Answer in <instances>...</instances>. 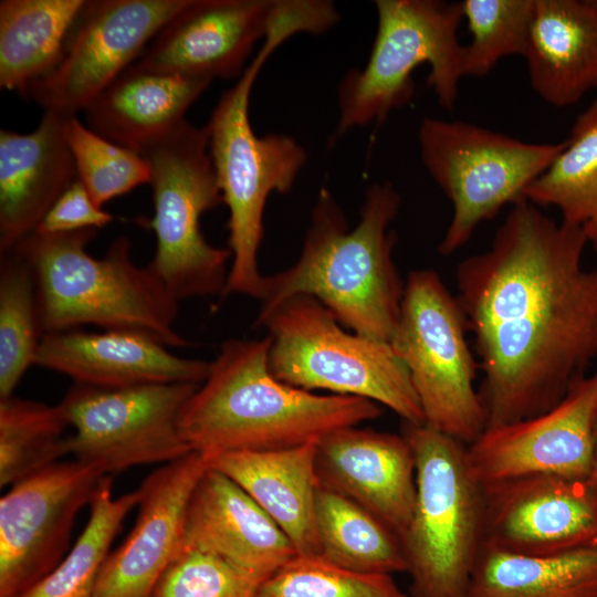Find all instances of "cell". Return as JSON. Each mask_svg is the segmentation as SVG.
<instances>
[{"instance_id":"19","label":"cell","mask_w":597,"mask_h":597,"mask_svg":"<svg viewBox=\"0 0 597 597\" xmlns=\"http://www.w3.org/2000/svg\"><path fill=\"white\" fill-rule=\"evenodd\" d=\"M318 485L359 504L400 540L410 523L416 500L412 449L401 434L348 427L317 441Z\"/></svg>"},{"instance_id":"21","label":"cell","mask_w":597,"mask_h":597,"mask_svg":"<svg viewBox=\"0 0 597 597\" xmlns=\"http://www.w3.org/2000/svg\"><path fill=\"white\" fill-rule=\"evenodd\" d=\"M210 362L186 358L148 337L117 331L71 329L42 336L35 365L72 378L75 384L122 388L148 384H196Z\"/></svg>"},{"instance_id":"34","label":"cell","mask_w":597,"mask_h":597,"mask_svg":"<svg viewBox=\"0 0 597 597\" xmlns=\"http://www.w3.org/2000/svg\"><path fill=\"white\" fill-rule=\"evenodd\" d=\"M64 133L77 179L97 206L149 184L148 165L136 151L100 136L76 116L66 119Z\"/></svg>"},{"instance_id":"33","label":"cell","mask_w":597,"mask_h":597,"mask_svg":"<svg viewBox=\"0 0 597 597\" xmlns=\"http://www.w3.org/2000/svg\"><path fill=\"white\" fill-rule=\"evenodd\" d=\"M535 0H463L471 41L463 45L462 75L483 77L505 56H524Z\"/></svg>"},{"instance_id":"31","label":"cell","mask_w":597,"mask_h":597,"mask_svg":"<svg viewBox=\"0 0 597 597\" xmlns=\"http://www.w3.org/2000/svg\"><path fill=\"white\" fill-rule=\"evenodd\" d=\"M61 406L21 399H0V485H13L67 455Z\"/></svg>"},{"instance_id":"38","label":"cell","mask_w":597,"mask_h":597,"mask_svg":"<svg viewBox=\"0 0 597 597\" xmlns=\"http://www.w3.org/2000/svg\"><path fill=\"white\" fill-rule=\"evenodd\" d=\"M588 481L597 488V412L594 420L593 428V450H591V460H590V471Z\"/></svg>"},{"instance_id":"3","label":"cell","mask_w":597,"mask_h":597,"mask_svg":"<svg viewBox=\"0 0 597 597\" xmlns=\"http://www.w3.org/2000/svg\"><path fill=\"white\" fill-rule=\"evenodd\" d=\"M401 197L389 181L365 193L360 219L348 228L343 209L323 187L303 249L290 268L264 277L255 323L287 298L305 294L325 305L347 329L390 342L405 292L392 259Z\"/></svg>"},{"instance_id":"12","label":"cell","mask_w":597,"mask_h":597,"mask_svg":"<svg viewBox=\"0 0 597 597\" xmlns=\"http://www.w3.org/2000/svg\"><path fill=\"white\" fill-rule=\"evenodd\" d=\"M198 386L75 384L59 404L73 429L66 439L67 455L104 475L187 455L192 451L181 433L180 417Z\"/></svg>"},{"instance_id":"8","label":"cell","mask_w":597,"mask_h":597,"mask_svg":"<svg viewBox=\"0 0 597 597\" xmlns=\"http://www.w3.org/2000/svg\"><path fill=\"white\" fill-rule=\"evenodd\" d=\"M254 324L269 332V366L279 380L369 399L402 422L425 423L409 373L391 345L347 332L315 297L292 296Z\"/></svg>"},{"instance_id":"39","label":"cell","mask_w":597,"mask_h":597,"mask_svg":"<svg viewBox=\"0 0 597 597\" xmlns=\"http://www.w3.org/2000/svg\"><path fill=\"white\" fill-rule=\"evenodd\" d=\"M595 4L597 6V0H594Z\"/></svg>"},{"instance_id":"27","label":"cell","mask_w":597,"mask_h":597,"mask_svg":"<svg viewBox=\"0 0 597 597\" xmlns=\"http://www.w3.org/2000/svg\"><path fill=\"white\" fill-rule=\"evenodd\" d=\"M465 597H597V548L526 556L482 545Z\"/></svg>"},{"instance_id":"17","label":"cell","mask_w":597,"mask_h":597,"mask_svg":"<svg viewBox=\"0 0 597 597\" xmlns=\"http://www.w3.org/2000/svg\"><path fill=\"white\" fill-rule=\"evenodd\" d=\"M284 0H190L158 32L134 65L212 82L240 77Z\"/></svg>"},{"instance_id":"28","label":"cell","mask_w":597,"mask_h":597,"mask_svg":"<svg viewBox=\"0 0 597 597\" xmlns=\"http://www.w3.org/2000/svg\"><path fill=\"white\" fill-rule=\"evenodd\" d=\"M318 556L357 573L407 572L401 540L369 511L318 485L315 499Z\"/></svg>"},{"instance_id":"30","label":"cell","mask_w":597,"mask_h":597,"mask_svg":"<svg viewBox=\"0 0 597 597\" xmlns=\"http://www.w3.org/2000/svg\"><path fill=\"white\" fill-rule=\"evenodd\" d=\"M142 493L115 498L111 475H104L90 502L88 521L62 561L21 597H94L109 547L124 520L138 506Z\"/></svg>"},{"instance_id":"22","label":"cell","mask_w":597,"mask_h":597,"mask_svg":"<svg viewBox=\"0 0 597 597\" xmlns=\"http://www.w3.org/2000/svg\"><path fill=\"white\" fill-rule=\"evenodd\" d=\"M44 112L29 134L0 130V252L34 232L46 212L77 179L65 138L66 119Z\"/></svg>"},{"instance_id":"16","label":"cell","mask_w":597,"mask_h":597,"mask_svg":"<svg viewBox=\"0 0 597 597\" xmlns=\"http://www.w3.org/2000/svg\"><path fill=\"white\" fill-rule=\"evenodd\" d=\"M596 412L597 370L546 412L486 428L467 447L474 478L482 485L532 474L588 480Z\"/></svg>"},{"instance_id":"25","label":"cell","mask_w":597,"mask_h":597,"mask_svg":"<svg viewBox=\"0 0 597 597\" xmlns=\"http://www.w3.org/2000/svg\"><path fill=\"white\" fill-rule=\"evenodd\" d=\"M210 83L133 64L83 111L87 127L138 154L186 119L187 109Z\"/></svg>"},{"instance_id":"15","label":"cell","mask_w":597,"mask_h":597,"mask_svg":"<svg viewBox=\"0 0 597 597\" xmlns=\"http://www.w3.org/2000/svg\"><path fill=\"white\" fill-rule=\"evenodd\" d=\"M482 489V545L526 556L597 548V488L588 480L532 474Z\"/></svg>"},{"instance_id":"7","label":"cell","mask_w":597,"mask_h":597,"mask_svg":"<svg viewBox=\"0 0 597 597\" xmlns=\"http://www.w3.org/2000/svg\"><path fill=\"white\" fill-rule=\"evenodd\" d=\"M416 464V500L401 538L412 597H465L482 546L483 489L467 444L402 422Z\"/></svg>"},{"instance_id":"32","label":"cell","mask_w":597,"mask_h":597,"mask_svg":"<svg viewBox=\"0 0 597 597\" xmlns=\"http://www.w3.org/2000/svg\"><path fill=\"white\" fill-rule=\"evenodd\" d=\"M42 332L35 284L28 265L14 253L0 263V399L13 391L35 357Z\"/></svg>"},{"instance_id":"2","label":"cell","mask_w":597,"mask_h":597,"mask_svg":"<svg viewBox=\"0 0 597 597\" xmlns=\"http://www.w3.org/2000/svg\"><path fill=\"white\" fill-rule=\"evenodd\" d=\"M270 346L269 335L221 344L181 412V433L192 452L207 460L286 449L381 415L369 399L317 395L279 380L270 370Z\"/></svg>"},{"instance_id":"24","label":"cell","mask_w":597,"mask_h":597,"mask_svg":"<svg viewBox=\"0 0 597 597\" xmlns=\"http://www.w3.org/2000/svg\"><path fill=\"white\" fill-rule=\"evenodd\" d=\"M316 444L312 441L280 450L229 452L206 462L242 488L279 525L297 554L318 555Z\"/></svg>"},{"instance_id":"14","label":"cell","mask_w":597,"mask_h":597,"mask_svg":"<svg viewBox=\"0 0 597 597\" xmlns=\"http://www.w3.org/2000/svg\"><path fill=\"white\" fill-rule=\"evenodd\" d=\"M103 476L80 461H60L1 496L0 597H21L62 561L75 517Z\"/></svg>"},{"instance_id":"10","label":"cell","mask_w":597,"mask_h":597,"mask_svg":"<svg viewBox=\"0 0 597 597\" xmlns=\"http://www.w3.org/2000/svg\"><path fill=\"white\" fill-rule=\"evenodd\" d=\"M423 167L452 205L439 253L453 254L480 224L525 191L566 145L527 143L463 121L423 117L418 129Z\"/></svg>"},{"instance_id":"26","label":"cell","mask_w":597,"mask_h":597,"mask_svg":"<svg viewBox=\"0 0 597 597\" xmlns=\"http://www.w3.org/2000/svg\"><path fill=\"white\" fill-rule=\"evenodd\" d=\"M86 0H1L0 87L24 95L59 63Z\"/></svg>"},{"instance_id":"1","label":"cell","mask_w":597,"mask_h":597,"mask_svg":"<svg viewBox=\"0 0 597 597\" xmlns=\"http://www.w3.org/2000/svg\"><path fill=\"white\" fill-rule=\"evenodd\" d=\"M511 207L490 247L455 272L486 428L552 409L597 358V269L584 265L585 235L525 198Z\"/></svg>"},{"instance_id":"20","label":"cell","mask_w":597,"mask_h":597,"mask_svg":"<svg viewBox=\"0 0 597 597\" xmlns=\"http://www.w3.org/2000/svg\"><path fill=\"white\" fill-rule=\"evenodd\" d=\"M187 549L213 554L260 585L297 554L242 488L209 467L188 503L180 552Z\"/></svg>"},{"instance_id":"9","label":"cell","mask_w":597,"mask_h":597,"mask_svg":"<svg viewBox=\"0 0 597 597\" xmlns=\"http://www.w3.org/2000/svg\"><path fill=\"white\" fill-rule=\"evenodd\" d=\"M138 154L149 168L154 203L156 249L147 266L178 302L223 296L232 253L211 245L200 229L202 214L222 202L207 127L184 119Z\"/></svg>"},{"instance_id":"13","label":"cell","mask_w":597,"mask_h":597,"mask_svg":"<svg viewBox=\"0 0 597 597\" xmlns=\"http://www.w3.org/2000/svg\"><path fill=\"white\" fill-rule=\"evenodd\" d=\"M190 0H91L56 66L23 97L44 112L76 116L108 87Z\"/></svg>"},{"instance_id":"6","label":"cell","mask_w":597,"mask_h":597,"mask_svg":"<svg viewBox=\"0 0 597 597\" xmlns=\"http://www.w3.org/2000/svg\"><path fill=\"white\" fill-rule=\"evenodd\" d=\"M377 29L363 69L350 70L338 87V121L331 143L353 128L384 122L415 92L412 74L429 66L427 85L439 105L453 109L462 75L458 31L461 2L377 0Z\"/></svg>"},{"instance_id":"23","label":"cell","mask_w":597,"mask_h":597,"mask_svg":"<svg viewBox=\"0 0 597 597\" xmlns=\"http://www.w3.org/2000/svg\"><path fill=\"white\" fill-rule=\"evenodd\" d=\"M532 90L566 107L597 87V6L594 0H535L523 56Z\"/></svg>"},{"instance_id":"11","label":"cell","mask_w":597,"mask_h":597,"mask_svg":"<svg viewBox=\"0 0 597 597\" xmlns=\"http://www.w3.org/2000/svg\"><path fill=\"white\" fill-rule=\"evenodd\" d=\"M465 318L434 270L411 271L389 342L406 366L427 427L467 446L486 428Z\"/></svg>"},{"instance_id":"37","label":"cell","mask_w":597,"mask_h":597,"mask_svg":"<svg viewBox=\"0 0 597 597\" xmlns=\"http://www.w3.org/2000/svg\"><path fill=\"white\" fill-rule=\"evenodd\" d=\"M114 217L97 206L85 187L75 179L46 212L35 232L64 233L84 229H100Z\"/></svg>"},{"instance_id":"36","label":"cell","mask_w":597,"mask_h":597,"mask_svg":"<svg viewBox=\"0 0 597 597\" xmlns=\"http://www.w3.org/2000/svg\"><path fill=\"white\" fill-rule=\"evenodd\" d=\"M260 584L227 561L202 551H181L151 597H258Z\"/></svg>"},{"instance_id":"35","label":"cell","mask_w":597,"mask_h":597,"mask_svg":"<svg viewBox=\"0 0 597 597\" xmlns=\"http://www.w3.org/2000/svg\"><path fill=\"white\" fill-rule=\"evenodd\" d=\"M258 597H406L392 575L365 574L318 555L296 554L258 589Z\"/></svg>"},{"instance_id":"5","label":"cell","mask_w":597,"mask_h":597,"mask_svg":"<svg viewBox=\"0 0 597 597\" xmlns=\"http://www.w3.org/2000/svg\"><path fill=\"white\" fill-rule=\"evenodd\" d=\"M312 29L310 13L297 4L280 12L261 49L237 83L222 93L206 125L209 153L229 209V249L232 260L224 295L259 300L265 275L258 268L263 239V212L272 192H289L306 163L305 149L291 136H258L250 122L251 92L269 56L286 40Z\"/></svg>"},{"instance_id":"29","label":"cell","mask_w":597,"mask_h":597,"mask_svg":"<svg viewBox=\"0 0 597 597\" xmlns=\"http://www.w3.org/2000/svg\"><path fill=\"white\" fill-rule=\"evenodd\" d=\"M540 208H555L597 253V100L575 119L566 145L525 191Z\"/></svg>"},{"instance_id":"4","label":"cell","mask_w":597,"mask_h":597,"mask_svg":"<svg viewBox=\"0 0 597 597\" xmlns=\"http://www.w3.org/2000/svg\"><path fill=\"white\" fill-rule=\"evenodd\" d=\"M96 231H34L10 251L32 273L42 335L95 325L169 348L189 346L175 327L179 302L148 266L134 263L130 241L116 238L97 259L86 250Z\"/></svg>"},{"instance_id":"18","label":"cell","mask_w":597,"mask_h":597,"mask_svg":"<svg viewBox=\"0 0 597 597\" xmlns=\"http://www.w3.org/2000/svg\"><path fill=\"white\" fill-rule=\"evenodd\" d=\"M207 468L203 457L190 452L144 480L136 522L104 562L94 597L153 596L180 552L188 503Z\"/></svg>"}]
</instances>
